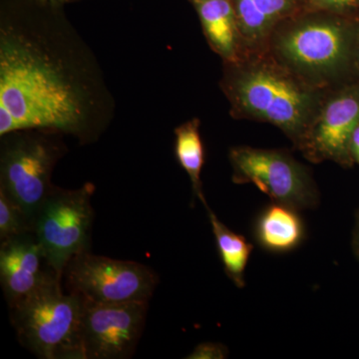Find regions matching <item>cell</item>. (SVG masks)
Here are the masks:
<instances>
[{"mask_svg":"<svg viewBox=\"0 0 359 359\" xmlns=\"http://www.w3.org/2000/svg\"><path fill=\"white\" fill-rule=\"evenodd\" d=\"M205 210L209 215L212 233L216 238L217 248L226 275L238 287L242 289L245 285V271L254 245L248 242L244 236L230 230L223 222L219 221L209 205Z\"/></svg>","mask_w":359,"mask_h":359,"instance_id":"15","label":"cell"},{"mask_svg":"<svg viewBox=\"0 0 359 359\" xmlns=\"http://www.w3.org/2000/svg\"><path fill=\"white\" fill-rule=\"evenodd\" d=\"M148 309L147 302L97 304L83 299L80 330L83 359L131 358Z\"/></svg>","mask_w":359,"mask_h":359,"instance_id":"9","label":"cell"},{"mask_svg":"<svg viewBox=\"0 0 359 359\" xmlns=\"http://www.w3.org/2000/svg\"><path fill=\"white\" fill-rule=\"evenodd\" d=\"M35 1L42 2V4H53V6H61V4H67L72 0H35Z\"/></svg>","mask_w":359,"mask_h":359,"instance_id":"21","label":"cell"},{"mask_svg":"<svg viewBox=\"0 0 359 359\" xmlns=\"http://www.w3.org/2000/svg\"><path fill=\"white\" fill-rule=\"evenodd\" d=\"M358 26L332 15L313 16L276 27L268 49L304 81L327 89L355 66Z\"/></svg>","mask_w":359,"mask_h":359,"instance_id":"3","label":"cell"},{"mask_svg":"<svg viewBox=\"0 0 359 359\" xmlns=\"http://www.w3.org/2000/svg\"><path fill=\"white\" fill-rule=\"evenodd\" d=\"M255 235L264 250L287 252L304 240V226L297 210L273 202L257 219Z\"/></svg>","mask_w":359,"mask_h":359,"instance_id":"14","label":"cell"},{"mask_svg":"<svg viewBox=\"0 0 359 359\" xmlns=\"http://www.w3.org/2000/svg\"><path fill=\"white\" fill-rule=\"evenodd\" d=\"M55 280L62 278L51 268L33 231L0 242V282L8 306Z\"/></svg>","mask_w":359,"mask_h":359,"instance_id":"11","label":"cell"},{"mask_svg":"<svg viewBox=\"0 0 359 359\" xmlns=\"http://www.w3.org/2000/svg\"><path fill=\"white\" fill-rule=\"evenodd\" d=\"M359 125V85L327 94L299 148L313 163L334 161L349 166L351 141Z\"/></svg>","mask_w":359,"mask_h":359,"instance_id":"10","label":"cell"},{"mask_svg":"<svg viewBox=\"0 0 359 359\" xmlns=\"http://www.w3.org/2000/svg\"><path fill=\"white\" fill-rule=\"evenodd\" d=\"M205 39L224 63L238 62L244 56L237 13L231 0H192Z\"/></svg>","mask_w":359,"mask_h":359,"instance_id":"13","label":"cell"},{"mask_svg":"<svg viewBox=\"0 0 359 359\" xmlns=\"http://www.w3.org/2000/svg\"><path fill=\"white\" fill-rule=\"evenodd\" d=\"M355 241H354V245H355L356 252H358L359 257V219L358 222V226H356L355 231Z\"/></svg>","mask_w":359,"mask_h":359,"instance_id":"23","label":"cell"},{"mask_svg":"<svg viewBox=\"0 0 359 359\" xmlns=\"http://www.w3.org/2000/svg\"><path fill=\"white\" fill-rule=\"evenodd\" d=\"M309 6L316 11L342 15L359 8V0H309Z\"/></svg>","mask_w":359,"mask_h":359,"instance_id":"18","label":"cell"},{"mask_svg":"<svg viewBox=\"0 0 359 359\" xmlns=\"http://www.w3.org/2000/svg\"><path fill=\"white\" fill-rule=\"evenodd\" d=\"M299 0H231L245 53L266 48L278 23L295 8Z\"/></svg>","mask_w":359,"mask_h":359,"instance_id":"12","label":"cell"},{"mask_svg":"<svg viewBox=\"0 0 359 359\" xmlns=\"http://www.w3.org/2000/svg\"><path fill=\"white\" fill-rule=\"evenodd\" d=\"M229 351L226 346L216 342H203L194 348L188 359H224L228 358Z\"/></svg>","mask_w":359,"mask_h":359,"instance_id":"19","label":"cell"},{"mask_svg":"<svg viewBox=\"0 0 359 359\" xmlns=\"http://www.w3.org/2000/svg\"><path fill=\"white\" fill-rule=\"evenodd\" d=\"M226 66L221 86L236 118L273 125L299 147L327 89L308 83L262 51Z\"/></svg>","mask_w":359,"mask_h":359,"instance_id":"2","label":"cell"},{"mask_svg":"<svg viewBox=\"0 0 359 359\" xmlns=\"http://www.w3.org/2000/svg\"><path fill=\"white\" fill-rule=\"evenodd\" d=\"M18 340L42 359H83L81 330L83 299L65 294L61 280H52L9 306Z\"/></svg>","mask_w":359,"mask_h":359,"instance_id":"4","label":"cell"},{"mask_svg":"<svg viewBox=\"0 0 359 359\" xmlns=\"http://www.w3.org/2000/svg\"><path fill=\"white\" fill-rule=\"evenodd\" d=\"M200 120L194 118L175 129V155L180 166L185 170L192 184L194 195L208 207L203 193L202 174L205 149L200 133Z\"/></svg>","mask_w":359,"mask_h":359,"instance_id":"16","label":"cell"},{"mask_svg":"<svg viewBox=\"0 0 359 359\" xmlns=\"http://www.w3.org/2000/svg\"><path fill=\"white\" fill-rule=\"evenodd\" d=\"M110 100L76 32L45 21L2 18L0 137L42 130L87 143L107 124Z\"/></svg>","mask_w":359,"mask_h":359,"instance_id":"1","label":"cell"},{"mask_svg":"<svg viewBox=\"0 0 359 359\" xmlns=\"http://www.w3.org/2000/svg\"><path fill=\"white\" fill-rule=\"evenodd\" d=\"M355 67L359 71V25H358V35H356Z\"/></svg>","mask_w":359,"mask_h":359,"instance_id":"22","label":"cell"},{"mask_svg":"<svg viewBox=\"0 0 359 359\" xmlns=\"http://www.w3.org/2000/svg\"><path fill=\"white\" fill-rule=\"evenodd\" d=\"M229 159L233 183L252 184L273 202L297 211L318 204L320 195L308 168L285 151L235 147Z\"/></svg>","mask_w":359,"mask_h":359,"instance_id":"8","label":"cell"},{"mask_svg":"<svg viewBox=\"0 0 359 359\" xmlns=\"http://www.w3.org/2000/svg\"><path fill=\"white\" fill-rule=\"evenodd\" d=\"M351 155L353 162L359 165V125L355 129L351 141Z\"/></svg>","mask_w":359,"mask_h":359,"instance_id":"20","label":"cell"},{"mask_svg":"<svg viewBox=\"0 0 359 359\" xmlns=\"http://www.w3.org/2000/svg\"><path fill=\"white\" fill-rule=\"evenodd\" d=\"M63 276L71 294L97 304L149 302L158 285L157 273L145 264L96 256L90 250L73 257Z\"/></svg>","mask_w":359,"mask_h":359,"instance_id":"7","label":"cell"},{"mask_svg":"<svg viewBox=\"0 0 359 359\" xmlns=\"http://www.w3.org/2000/svg\"><path fill=\"white\" fill-rule=\"evenodd\" d=\"M33 231L22 209L0 190V242Z\"/></svg>","mask_w":359,"mask_h":359,"instance_id":"17","label":"cell"},{"mask_svg":"<svg viewBox=\"0 0 359 359\" xmlns=\"http://www.w3.org/2000/svg\"><path fill=\"white\" fill-rule=\"evenodd\" d=\"M94 192L92 183L73 190L54 186L35 217L33 233L51 268L61 278L73 257L90 250Z\"/></svg>","mask_w":359,"mask_h":359,"instance_id":"6","label":"cell"},{"mask_svg":"<svg viewBox=\"0 0 359 359\" xmlns=\"http://www.w3.org/2000/svg\"><path fill=\"white\" fill-rule=\"evenodd\" d=\"M62 135L21 130L1 137L0 190L20 205L32 224L53 189L54 168L65 154Z\"/></svg>","mask_w":359,"mask_h":359,"instance_id":"5","label":"cell"}]
</instances>
